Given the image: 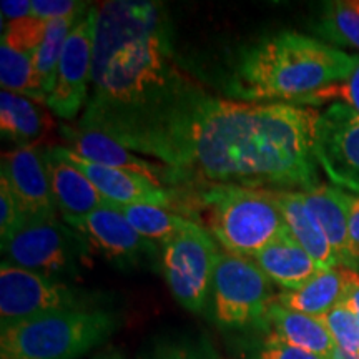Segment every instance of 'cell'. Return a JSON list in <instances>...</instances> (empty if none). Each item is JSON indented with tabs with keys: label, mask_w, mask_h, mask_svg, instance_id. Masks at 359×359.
Wrapping results in <instances>:
<instances>
[{
	"label": "cell",
	"mask_w": 359,
	"mask_h": 359,
	"mask_svg": "<svg viewBox=\"0 0 359 359\" xmlns=\"http://www.w3.org/2000/svg\"><path fill=\"white\" fill-rule=\"evenodd\" d=\"M320 114L291 103L224 100L160 58L118 97L87 102L79 127L167 165L172 182L302 191L318 187Z\"/></svg>",
	"instance_id": "cell-1"
},
{
	"label": "cell",
	"mask_w": 359,
	"mask_h": 359,
	"mask_svg": "<svg viewBox=\"0 0 359 359\" xmlns=\"http://www.w3.org/2000/svg\"><path fill=\"white\" fill-rule=\"evenodd\" d=\"M359 55L296 32L269 35L246 47L233 70L228 92L253 103H291L343 82L356 69Z\"/></svg>",
	"instance_id": "cell-2"
},
{
	"label": "cell",
	"mask_w": 359,
	"mask_h": 359,
	"mask_svg": "<svg viewBox=\"0 0 359 359\" xmlns=\"http://www.w3.org/2000/svg\"><path fill=\"white\" fill-rule=\"evenodd\" d=\"M118 327V313L105 306L8 323L0 326V359H79Z\"/></svg>",
	"instance_id": "cell-3"
},
{
	"label": "cell",
	"mask_w": 359,
	"mask_h": 359,
	"mask_svg": "<svg viewBox=\"0 0 359 359\" xmlns=\"http://www.w3.org/2000/svg\"><path fill=\"white\" fill-rule=\"evenodd\" d=\"M278 190L212 185L201 195L206 224L224 253L255 258L285 230Z\"/></svg>",
	"instance_id": "cell-4"
},
{
	"label": "cell",
	"mask_w": 359,
	"mask_h": 359,
	"mask_svg": "<svg viewBox=\"0 0 359 359\" xmlns=\"http://www.w3.org/2000/svg\"><path fill=\"white\" fill-rule=\"evenodd\" d=\"M271 281L251 258L219 255L208 311L218 327L236 333H271L269 309L275 303Z\"/></svg>",
	"instance_id": "cell-5"
},
{
	"label": "cell",
	"mask_w": 359,
	"mask_h": 359,
	"mask_svg": "<svg viewBox=\"0 0 359 359\" xmlns=\"http://www.w3.org/2000/svg\"><path fill=\"white\" fill-rule=\"evenodd\" d=\"M219 250L212 233L190 222L161 245L160 266L173 298L191 313L208 308Z\"/></svg>",
	"instance_id": "cell-6"
},
{
	"label": "cell",
	"mask_w": 359,
	"mask_h": 359,
	"mask_svg": "<svg viewBox=\"0 0 359 359\" xmlns=\"http://www.w3.org/2000/svg\"><path fill=\"white\" fill-rule=\"evenodd\" d=\"M102 293H90L67 281L13 266L0 264V320L2 325L43 314L103 306Z\"/></svg>",
	"instance_id": "cell-7"
},
{
	"label": "cell",
	"mask_w": 359,
	"mask_h": 359,
	"mask_svg": "<svg viewBox=\"0 0 359 359\" xmlns=\"http://www.w3.org/2000/svg\"><path fill=\"white\" fill-rule=\"evenodd\" d=\"M88 250L82 233L57 219L25 223L2 245L4 262L62 281L75 276Z\"/></svg>",
	"instance_id": "cell-8"
},
{
	"label": "cell",
	"mask_w": 359,
	"mask_h": 359,
	"mask_svg": "<svg viewBox=\"0 0 359 359\" xmlns=\"http://www.w3.org/2000/svg\"><path fill=\"white\" fill-rule=\"evenodd\" d=\"M314 156L334 185L359 193V115L344 103L320 114Z\"/></svg>",
	"instance_id": "cell-9"
},
{
	"label": "cell",
	"mask_w": 359,
	"mask_h": 359,
	"mask_svg": "<svg viewBox=\"0 0 359 359\" xmlns=\"http://www.w3.org/2000/svg\"><path fill=\"white\" fill-rule=\"evenodd\" d=\"M93 40L95 7H90L67 39L57 67L55 83L47 97L48 109L64 120H74L83 103H87L92 82Z\"/></svg>",
	"instance_id": "cell-10"
},
{
	"label": "cell",
	"mask_w": 359,
	"mask_h": 359,
	"mask_svg": "<svg viewBox=\"0 0 359 359\" xmlns=\"http://www.w3.org/2000/svg\"><path fill=\"white\" fill-rule=\"evenodd\" d=\"M0 177L7 180L25 223L57 219V205L48 178L45 150L19 147L2 155Z\"/></svg>",
	"instance_id": "cell-11"
},
{
	"label": "cell",
	"mask_w": 359,
	"mask_h": 359,
	"mask_svg": "<svg viewBox=\"0 0 359 359\" xmlns=\"http://www.w3.org/2000/svg\"><path fill=\"white\" fill-rule=\"evenodd\" d=\"M114 266L130 269L142 266L145 262H155L161 250L154 241L143 238L118 212L100 206L75 228Z\"/></svg>",
	"instance_id": "cell-12"
},
{
	"label": "cell",
	"mask_w": 359,
	"mask_h": 359,
	"mask_svg": "<svg viewBox=\"0 0 359 359\" xmlns=\"http://www.w3.org/2000/svg\"><path fill=\"white\" fill-rule=\"evenodd\" d=\"M52 148L58 156L80 170L105 201L118 205H156L163 206V208L172 203L173 191L142 177V175L93 163V161L75 155L65 147Z\"/></svg>",
	"instance_id": "cell-13"
},
{
	"label": "cell",
	"mask_w": 359,
	"mask_h": 359,
	"mask_svg": "<svg viewBox=\"0 0 359 359\" xmlns=\"http://www.w3.org/2000/svg\"><path fill=\"white\" fill-rule=\"evenodd\" d=\"M62 138L67 143V148L74 151L75 155L82 156V158L93 161V163L105 165V167L127 170V172L142 175L154 183L161 185L163 182L172 183V172L165 170L161 165L140 158L125 148L111 140L110 137L103 135L95 130H88L82 127H70V125L62 123L60 128Z\"/></svg>",
	"instance_id": "cell-14"
},
{
	"label": "cell",
	"mask_w": 359,
	"mask_h": 359,
	"mask_svg": "<svg viewBox=\"0 0 359 359\" xmlns=\"http://www.w3.org/2000/svg\"><path fill=\"white\" fill-rule=\"evenodd\" d=\"M45 163L57 210L72 228H77L88 215L103 206V196L85 175L58 156L53 148H45Z\"/></svg>",
	"instance_id": "cell-15"
},
{
	"label": "cell",
	"mask_w": 359,
	"mask_h": 359,
	"mask_svg": "<svg viewBox=\"0 0 359 359\" xmlns=\"http://www.w3.org/2000/svg\"><path fill=\"white\" fill-rule=\"evenodd\" d=\"M251 259L262 268L268 280L283 291L299 290L321 271L308 251L294 240L288 226Z\"/></svg>",
	"instance_id": "cell-16"
},
{
	"label": "cell",
	"mask_w": 359,
	"mask_h": 359,
	"mask_svg": "<svg viewBox=\"0 0 359 359\" xmlns=\"http://www.w3.org/2000/svg\"><path fill=\"white\" fill-rule=\"evenodd\" d=\"M276 198L290 233L308 251L318 266L321 269L338 268L339 262L320 222L304 203L299 191H276Z\"/></svg>",
	"instance_id": "cell-17"
},
{
	"label": "cell",
	"mask_w": 359,
	"mask_h": 359,
	"mask_svg": "<svg viewBox=\"0 0 359 359\" xmlns=\"http://www.w3.org/2000/svg\"><path fill=\"white\" fill-rule=\"evenodd\" d=\"M311 213L320 222L323 231L333 248L339 266H348V201L349 193L339 188L318 185L299 191Z\"/></svg>",
	"instance_id": "cell-18"
},
{
	"label": "cell",
	"mask_w": 359,
	"mask_h": 359,
	"mask_svg": "<svg viewBox=\"0 0 359 359\" xmlns=\"http://www.w3.org/2000/svg\"><path fill=\"white\" fill-rule=\"evenodd\" d=\"M269 325L271 333H275L278 338L304 351L330 359L336 349L333 336L321 318L293 311L276 299L269 309Z\"/></svg>",
	"instance_id": "cell-19"
},
{
	"label": "cell",
	"mask_w": 359,
	"mask_h": 359,
	"mask_svg": "<svg viewBox=\"0 0 359 359\" xmlns=\"http://www.w3.org/2000/svg\"><path fill=\"white\" fill-rule=\"evenodd\" d=\"M50 118L30 98L19 93L0 92V130L2 137L15 142L19 147H35L50 130Z\"/></svg>",
	"instance_id": "cell-20"
},
{
	"label": "cell",
	"mask_w": 359,
	"mask_h": 359,
	"mask_svg": "<svg viewBox=\"0 0 359 359\" xmlns=\"http://www.w3.org/2000/svg\"><path fill=\"white\" fill-rule=\"evenodd\" d=\"M344 296V269H321L299 290L283 291L276 296V302L283 306L309 316L323 318L336 304L343 302Z\"/></svg>",
	"instance_id": "cell-21"
},
{
	"label": "cell",
	"mask_w": 359,
	"mask_h": 359,
	"mask_svg": "<svg viewBox=\"0 0 359 359\" xmlns=\"http://www.w3.org/2000/svg\"><path fill=\"white\" fill-rule=\"evenodd\" d=\"M88 8V6H85L80 8L79 12L72 13L69 17H62V19L48 22L47 34H45L43 42L32 55L35 74H37L40 85H42L45 97L50 95L53 83H55L57 67L58 62H60L62 52H64L67 39H69L74 27L77 25L80 19L87 13Z\"/></svg>",
	"instance_id": "cell-22"
},
{
	"label": "cell",
	"mask_w": 359,
	"mask_h": 359,
	"mask_svg": "<svg viewBox=\"0 0 359 359\" xmlns=\"http://www.w3.org/2000/svg\"><path fill=\"white\" fill-rule=\"evenodd\" d=\"M103 205L118 212L132 224L143 238L150 241H160L161 245L187 226L188 219L180 215L168 212L163 206L156 205H118L103 200Z\"/></svg>",
	"instance_id": "cell-23"
},
{
	"label": "cell",
	"mask_w": 359,
	"mask_h": 359,
	"mask_svg": "<svg viewBox=\"0 0 359 359\" xmlns=\"http://www.w3.org/2000/svg\"><path fill=\"white\" fill-rule=\"evenodd\" d=\"M314 30L330 42L359 50V0L326 2Z\"/></svg>",
	"instance_id": "cell-24"
},
{
	"label": "cell",
	"mask_w": 359,
	"mask_h": 359,
	"mask_svg": "<svg viewBox=\"0 0 359 359\" xmlns=\"http://www.w3.org/2000/svg\"><path fill=\"white\" fill-rule=\"evenodd\" d=\"M0 85L7 92L47 103V97L35 74L32 55L13 50L4 42L0 45Z\"/></svg>",
	"instance_id": "cell-25"
},
{
	"label": "cell",
	"mask_w": 359,
	"mask_h": 359,
	"mask_svg": "<svg viewBox=\"0 0 359 359\" xmlns=\"http://www.w3.org/2000/svg\"><path fill=\"white\" fill-rule=\"evenodd\" d=\"M145 359H219V356L205 336H177L156 341Z\"/></svg>",
	"instance_id": "cell-26"
},
{
	"label": "cell",
	"mask_w": 359,
	"mask_h": 359,
	"mask_svg": "<svg viewBox=\"0 0 359 359\" xmlns=\"http://www.w3.org/2000/svg\"><path fill=\"white\" fill-rule=\"evenodd\" d=\"M333 336L336 348L359 358V321L343 302L321 318Z\"/></svg>",
	"instance_id": "cell-27"
},
{
	"label": "cell",
	"mask_w": 359,
	"mask_h": 359,
	"mask_svg": "<svg viewBox=\"0 0 359 359\" xmlns=\"http://www.w3.org/2000/svg\"><path fill=\"white\" fill-rule=\"evenodd\" d=\"M48 22L29 15L25 19L8 22L7 29L2 32V42L17 52L34 55L35 50L42 45L45 34H47Z\"/></svg>",
	"instance_id": "cell-28"
},
{
	"label": "cell",
	"mask_w": 359,
	"mask_h": 359,
	"mask_svg": "<svg viewBox=\"0 0 359 359\" xmlns=\"http://www.w3.org/2000/svg\"><path fill=\"white\" fill-rule=\"evenodd\" d=\"M334 100H343L344 105H348L349 109H353L359 115V62L356 69L353 70V74L346 80L318 90L314 93H309L308 97H304L298 103V107L323 105V103Z\"/></svg>",
	"instance_id": "cell-29"
},
{
	"label": "cell",
	"mask_w": 359,
	"mask_h": 359,
	"mask_svg": "<svg viewBox=\"0 0 359 359\" xmlns=\"http://www.w3.org/2000/svg\"><path fill=\"white\" fill-rule=\"evenodd\" d=\"M24 226V218L13 198L7 180L0 177V240L6 245Z\"/></svg>",
	"instance_id": "cell-30"
},
{
	"label": "cell",
	"mask_w": 359,
	"mask_h": 359,
	"mask_svg": "<svg viewBox=\"0 0 359 359\" xmlns=\"http://www.w3.org/2000/svg\"><path fill=\"white\" fill-rule=\"evenodd\" d=\"M255 359H327L309 351H304L302 348H296L293 344L286 343L281 338H278L275 333H269L264 338L262 348Z\"/></svg>",
	"instance_id": "cell-31"
},
{
	"label": "cell",
	"mask_w": 359,
	"mask_h": 359,
	"mask_svg": "<svg viewBox=\"0 0 359 359\" xmlns=\"http://www.w3.org/2000/svg\"><path fill=\"white\" fill-rule=\"evenodd\" d=\"M348 266L346 269L359 273V195L349 193L348 201Z\"/></svg>",
	"instance_id": "cell-32"
},
{
	"label": "cell",
	"mask_w": 359,
	"mask_h": 359,
	"mask_svg": "<svg viewBox=\"0 0 359 359\" xmlns=\"http://www.w3.org/2000/svg\"><path fill=\"white\" fill-rule=\"evenodd\" d=\"M85 6L87 4L74 2V0H34L32 15L50 22L62 19V17H69Z\"/></svg>",
	"instance_id": "cell-33"
},
{
	"label": "cell",
	"mask_w": 359,
	"mask_h": 359,
	"mask_svg": "<svg viewBox=\"0 0 359 359\" xmlns=\"http://www.w3.org/2000/svg\"><path fill=\"white\" fill-rule=\"evenodd\" d=\"M0 12H2V25H6V22H15L32 15V2H27V0H2L0 2Z\"/></svg>",
	"instance_id": "cell-34"
},
{
	"label": "cell",
	"mask_w": 359,
	"mask_h": 359,
	"mask_svg": "<svg viewBox=\"0 0 359 359\" xmlns=\"http://www.w3.org/2000/svg\"><path fill=\"white\" fill-rule=\"evenodd\" d=\"M343 303L351 309L359 321V273L344 269V296Z\"/></svg>",
	"instance_id": "cell-35"
},
{
	"label": "cell",
	"mask_w": 359,
	"mask_h": 359,
	"mask_svg": "<svg viewBox=\"0 0 359 359\" xmlns=\"http://www.w3.org/2000/svg\"><path fill=\"white\" fill-rule=\"evenodd\" d=\"M93 359H125V358L123 354L116 351V349H109V351H103L102 354H98V356Z\"/></svg>",
	"instance_id": "cell-36"
},
{
	"label": "cell",
	"mask_w": 359,
	"mask_h": 359,
	"mask_svg": "<svg viewBox=\"0 0 359 359\" xmlns=\"http://www.w3.org/2000/svg\"><path fill=\"white\" fill-rule=\"evenodd\" d=\"M330 359H359V358H356V356H351V354L344 353L343 349L336 348L334 351H333V354H331V358H330Z\"/></svg>",
	"instance_id": "cell-37"
}]
</instances>
